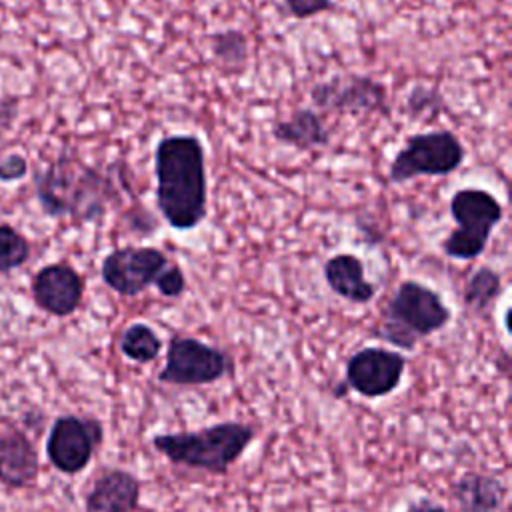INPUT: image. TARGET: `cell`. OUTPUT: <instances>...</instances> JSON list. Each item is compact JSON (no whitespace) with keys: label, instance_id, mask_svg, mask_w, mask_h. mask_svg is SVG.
I'll return each instance as SVG.
<instances>
[{"label":"cell","instance_id":"2","mask_svg":"<svg viewBox=\"0 0 512 512\" xmlns=\"http://www.w3.org/2000/svg\"><path fill=\"white\" fill-rule=\"evenodd\" d=\"M110 174L60 156L34 174V190L42 210L52 216H70L92 222L104 216L108 204L118 196Z\"/></svg>","mask_w":512,"mask_h":512},{"label":"cell","instance_id":"21","mask_svg":"<svg viewBox=\"0 0 512 512\" xmlns=\"http://www.w3.org/2000/svg\"><path fill=\"white\" fill-rule=\"evenodd\" d=\"M210 40L212 52L224 64H240L248 54V40L240 30H224L214 34Z\"/></svg>","mask_w":512,"mask_h":512},{"label":"cell","instance_id":"25","mask_svg":"<svg viewBox=\"0 0 512 512\" xmlns=\"http://www.w3.org/2000/svg\"><path fill=\"white\" fill-rule=\"evenodd\" d=\"M28 172V162L22 154L12 152L6 158L0 160V180L2 182H14L20 180Z\"/></svg>","mask_w":512,"mask_h":512},{"label":"cell","instance_id":"22","mask_svg":"<svg viewBox=\"0 0 512 512\" xmlns=\"http://www.w3.org/2000/svg\"><path fill=\"white\" fill-rule=\"evenodd\" d=\"M406 110L412 118H434L442 110V98L434 88L418 86L406 100Z\"/></svg>","mask_w":512,"mask_h":512},{"label":"cell","instance_id":"23","mask_svg":"<svg viewBox=\"0 0 512 512\" xmlns=\"http://www.w3.org/2000/svg\"><path fill=\"white\" fill-rule=\"evenodd\" d=\"M156 290L166 298H178L186 290V276L176 262H170L156 280Z\"/></svg>","mask_w":512,"mask_h":512},{"label":"cell","instance_id":"14","mask_svg":"<svg viewBox=\"0 0 512 512\" xmlns=\"http://www.w3.org/2000/svg\"><path fill=\"white\" fill-rule=\"evenodd\" d=\"M142 484L124 468L102 470L84 496V512H136Z\"/></svg>","mask_w":512,"mask_h":512},{"label":"cell","instance_id":"17","mask_svg":"<svg viewBox=\"0 0 512 512\" xmlns=\"http://www.w3.org/2000/svg\"><path fill=\"white\" fill-rule=\"evenodd\" d=\"M272 136L296 150L324 148L330 142V132L316 110L298 108L288 118L272 126Z\"/></svg>","mask_w":512,"mask_h":512},{"label":"cell","instance_id":"6","mask_svg":"<svg viewBox=\"0 0 512 512\" xmlns=\"http://www.w3.org/2000/svg\"><path fill=\"white\" fill-rule=\"evenodd\" d=\"M466 150L450 130H430L408 136L388 166V178L404 184L418 176H446L460 168Z\"/></svg>","mask_w":512,"mask_h":512},{"label":"cell","instance_id":"12","mask_svg":"<svg viewBox=\"0 0 512 512\" xmlns=\"http://www.w3.org/2000/svg\"><path fill=\"white\" fill-rule=\"evenodd\" d=\"M84 278L68 262L42 266L32 278V298L50 316L66 318L74 314L84 298Z\"/></svg>","mask_w":512,"mask_h":512},{"label":"cell","instance_id":"13","mask_svg":"<svg viewBox=\"0 0 512 512\" xmlns=\"http://www.w3.org/2000/svg\"><path fill=\"white\" fill-rule=\"evenodd\" d=\"M40 472L38 450L18 426L0 424V484L8 488H28Z\"/></svg>","mask_w":512,"mask_h":512},{"label":"cell","instance_id":"9","mask_svg":"<svg viewBox=\"0 0 512 512\" xmlns=\"http://www.w3.org/2000/svg\"><path fill=\"white\" fill-rule=\"evenodd\" d=\"M168 264V256L156 246H120L104 256L100 276L116 294L138 296L156 284Z\"/></svg>","mask_w":512,"mask_h":512},{"label":"cell","instance_id":"19","mask_svg":"<svg viewBox=\"0 0 512 512\" xmlns=\"http://www.w3.org/2000/svg\"><path fill=\"white\" fill-rule=\"evenodd\" d=\"M502 292V276L490 266L476 268L464 286V304L474 312H484L490 308Z\"/></svg>","mask_w":512,"mask_h":512},{"label":"cell","instance_id":"20","mask_svg":"<svg viewBox=\"0 0 512 512\" xmlns=\"http://www.w3.org/2000/svg\"><path fill=\"white\" fill-rule=\"evenodd\" d=\"M30 258V242L14 226L0 224V274L20 268Z\"/></svg>","mask_w":512,"mask_h":512},{"label":"cell","instance_id":"8","mask_svg":"<svg viewBox=\"0 0 512 512\" xmlns=\"http://www.w3.org/2000/svg\"><path fill=\"white\" fill-rule=\"evenodd\" d=\"M104 440V428L98 418L62 414L58 416L46 438V456L62 474L82 472Z\"/></svg>","mask_w":512,"mask_h":512},{"label":"cell","instance_id":"4","mask_svg":"<svg viewBox=\"0 0 512 512\" xmlns=\"http://www.w3.org/2000/svg\"><path fill=\"white\" fill-rule=\"evenodd\" d=\"M450 320L452 310L436 290L416 280H404L382 312L378 338L396 348L414 350L422 338L440 332Z\"/></svg>","mask_w":512,"mask_h":512},{"label":"cell","instance_id":"11","mask_svg":"<svg viewBox=\"0 0 512 512\" xmlns=\"http://www.w3.org/2000/svg\"><path fill=\"white\" fill-rule=\"evenodd\" d=\"M310 100L316 108L336 114H374L388 112L386 86L364 74L332 76L312 88Z\"/></svg>","mask_w":512,"mask_h":512},{"label":"cell","instance_id":"18","mask_svg":"<svg viewBox=\"0 0 512 512\" xmlns=\"http://www.w3.org/2000/svg\"><path fill=\"white\" fill-rule=\"evenodd\" d=\"M118 346L128 360L136 364H150L160 356L162 338L152 326L144 322H132L124 328Z\"/></svg>","mask_w":512,"mask_h":512},{"label":"cell","instance_id":"15","mask_svg":"<svg viewBox=\"0 0 512 512\" xmlns=\"http://www.w3.org/2000/svg\"><path fill=\"white\" fill-rule=\"evenodd\" d=\"M450 490L458 512H500L508 494L498 476L474 470L464 472Z\"/></svg>","mask_w":512,"mask_h":512},{"label":"cell","instance_id":"1","mask_svg":"<svg viewBox=\"0 0 512 512\" xmlns=\"http://www.w3.org/2000/svg\"><path fill=\"white\" fill-rule=\"evenodd\" d=\"M156 206L174 230L196 228L208 212L206 150L196 134H168L154 148Z\"/></svg>","mask_w":512,"mask_h":512},{"label":"cell","instance_id":"24","mask_svg":"<svg viewBox=\"0 0 512 512\" xmlns=\"http://www.w3.org/2000/svg\"><path fill=\"white\" fill-rule=\"evenodd\" d=\"M282 2L286 12L298 20L312 18L320 12H332L336 8L334 0H282Z\"/></svg>","mask_w":512,"mask_h":512},{"label":"cell","instance_id":"16","mask_svg":"<svg viewBox=\"0 0 512 512\" xmlns=\"http://www.w3.org/2000/svg\"><path fill=\"white\" fill-rule=\"evenodd\" d=\"M324 278L334 294L352 302L368 304L376 286L364 276V262L354 254H334L324 262Z\"/></svg>","mask_w":512,"mask_h":512},{"label":"cell","instance_id":"3","mask_svg":"<svg viewBox=\"0 0 512 512\" xmlns=\"http://www.w3.org/2000/svg\"><path fill=\"white\" fill-rule=\"evenodd\" d=\"M256 430L244 422H218L192 432L156 434L152 446L176 466L224 476L244 454Z\"/></svg>","mask_w":512,"mask_h":512},{"label":"cell","instance_id":"7","mask_svg":"<svg viewBox=\"0 0 512 512\" xmlns=\"http://www.w3.org/2000/svg\"><path fill=\"white\" fill-rule=\"evenodd\" d=\"M234 374V358L192 336H172L158 382L172 386H204Z\"/></svg>","mask_w":512,"mask_h":512},{"label":"cell","instance_id":"10","mask_svg":"<svg viewBox=\"0 0 512 512\" xmlns=\"http://www.w3.org/2000/svg\"><path fill=\"white\" fill-rule=\"evenodd\" d=\"M406 372V358L382 346H366L354 352L344 370V384L362 398H384L392 394Z\"/></svg>","mask_w":512,"mask_h":512},{"label":"cell","instance_id":"5","mask_svg":"<svg viewBox=\"0 0 512 512\" xmlns=\"http://www.w3.org/2000/svg\"><path fill=\"white\" fill-rule=\"evenodd\" d=\"M456 228L440 242V250L454 260H474L484 250L492 230L502 222L500 200L484 188H460L450 198Z\"/></svg>","mask_w":512,"mask_h":512},{"label":"cell","instance_id":"26","mask_svg":"<svg viewBox=\"0 0 512 512\" xmlns=\"http://www.w3.org/2000/svg\"><path fill=\"white\" fill-rule=\"evenodd\" d=\"M406 512H448L440 502L428 498V496H422L418 500H412L406 508Z\"/></svg>","mask_w":512,"mask_h":512}]
</instances>
